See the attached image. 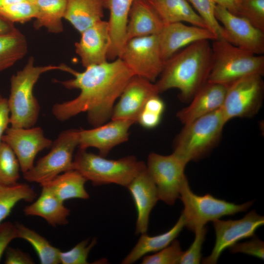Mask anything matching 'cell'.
<instances>
[{
    "mask_svg": "<svg viewBox=\"0 0 264 264\" xmlns=\"http://www.w3.org/2000/svg\"><path fill=\"white\" fill-rule=\"evenodd\" d=\"M10 124V114L8 99L0 94V143L5 131Z\"/></svg>",
    "mask_w": 264,
    "mask_h": 264,
    "instance_id": "obj_43",
    "label": "cell"
},
{
    "mask_svg": "<svg viewBox=\"0 0 264 264\" xmlns=\"http://www.w3.org/2000/svg\"><path fill=\"white\" fill-rule=\"evenodd\" d=\"M217 5L226 8L231 13L238 15L241 0H213Z\"/></svg>",
    "mask_w": 264,
    "mask_h": 264,
    "instance_id": "obj_44",
    "label": "cell"
},
{
    "mask_svg": "<svg viewBox=\"0 0 264 264\" xmlns=\"http://www.w3.org/2000/svg\"><path fill=\"white\" fill-rule=\"evenodd\" d=\"M179 198L184 205L181 214L184 217L185 226L194 232L209 221L245 212L254 202V200H251L236 204L217 198L209 194L197 195L191 190L187 177L180 186Z\"/></svg>",
    "mask_w": 264,
    "mask_h": 264,
    "instance_id": "obj_7",
    "label": "cell"
},
{
    "mask_svg": "<svg viewBox=\"0 0 264 264\" xmlns=\"http://www.w3.org/2000/svg\"><path fill=\"white\" fill-rule=\"evenodd\" d=\"M184 226L185 221L181 214L174 226L163 234L154 236H150L147 233L141 234L136 244L124 258L121 264H133L149 253L162 249L178 236Z\"/></svg>",
    "mask_w": 264,
    "mask_h": 264,
    "instance_id": "obj_26",
    "label": "cell"
},
{
    "mask_svg": "<svg viewBox=\"0 0 264 264\" xmlns=\"http://www.w3.org/2000/svg\"><path fill=\"white\" fill-rule=\"evenodd\" d=\"M30 2H31L32 3H34L36 0H27Z\"/></svg>",
    "mask_w": 264,
    "mask_h": 264,
    "instance_id": "obj_46",
    "label": "cell"
},
{
    "mask_svg": "<svg viewBox=\"0 0 264 264\" xmlns=\"http://www.w3.org/2000/svg\"><path fill=\"white\" fill-rule=\"evenodd\" d=\"M164 24L187 22L191 25L207 28L203 19L187 0H147Z\"/></svg>",
    "mask_w": 264,
    "mask_h": 264,
    "instance_id": "obj_25",
    "label": "cell"
},
{
    "mask_svg": "<svg viewBox=\"0 0 264 264\" xmlns=\"http://www.w3.org/2000/svg\"><path fill=\"white\" fill-rule=\"evenodd\" d=\"M33 188L25 183L6 184L0 182V223L21 200L32 201L36 197Z\"/></svg>",
    "mask_w": 264,
    "mask_h": 264,
    "instance_id": "obj_30",
    "label": "cell"
},
{
    "mask_svg": "<svg viewBox=\"0 0 264 264\" xmlns=\"http://www.w3.org/2000/svg\"><path fill=\"white\" fill-rule=\"evenodd\" d=\"M73 168L94 186L115 184L127 188L146 168V164L132 155L109 159L79 148L73 159Z\"/></svg>",
    "mask_w": 264,
    "mask_h": 264,
    "instance_id": "obj_4",
    "label": "cell"
},
{
    "mask_svg": "<svg viewBox=\"0 0 264 264\" xmlns=\"http://www.w3.org/2000/svg\"><path fill=\"white\" fill-rule=\"evenodd\" d=\"M198 14L207 24L209 29L216 36L217 39L224 38V30L215 16L216 4L213 0H188Z\"/></svg>",
    "mask_w": 264,
    "mask_h": 264,
    "instance_id": "obj_34",
    "label": "cell"
},
{
    "mask_svg": "<svg viewBox=\"0 0 264 264\" xmlns=\"http://www.w3.org/2000/svg\"><path fill=\"white\" fill-rule=\"evenodd\" d=\"M79 130L71 129L61 132L53 142L50 152L23 173L24 178L41 185L62 173L74 170L73 154L79 145Z\"/></svg>",
    "mask_w": 264,
    "mask_h": 264,
    "instance_id": "obj_8",
    "label": "cell"
},
{
    "mask_svg": "<svg viewBox=\"0 0 264 264\" xmlns=\"http://www.w3.org/2000/svg\"><path fill=\"white\" fill-rule=\"evenodd\" d=\"M42 187L41 193L38 199L24 208V214L40 217L53 226L67 224L69 209L49 188L44 186Z\"/></svg>",
    "mask_w": 264,
    "mask_h": 264,
    "instance_id": "obj_23",
    "label": "cell"
},
{
    "mask_svg": "<svg viewBox=\"0 0 264 264\" xmlns=\"http://www.w3.org/2000/svg\"><path fill=\"white\" fill-rule=\"evenodd\" d=\"M80 34L75 47L83 66L86 68L107 62L110 44L108 21H100Z\"/></svg>",
    "mask_w": 264,
    "mask_h": 264,
    "instance_id": "obj_17",
    "label": "cell"
},
{
    "mask_svg": "<svg viewBox=\"0 0 264 264\" xmlns=\"http://www.w3.org/2000/svg\"><path fill=\"white\" fill-rule=\"evenodd\" d=\"M106 0H67L64 19L79 33L103 20Z\"/></svg>",
    "mask_w": 264,
    "mask_h": 264,
    "instance_id": "obj_24",
    "label": "cell"
},
{
    "mask_svg": "<svg viewBox=\"0 0 264 264\" xmlns=\"http://www.w3.org/2000/svg\"><path fill=\"white\" fill-rule=\"evenodd\" d=\"M187 164L173 153L167 155L149 154L146 169L156 186L159 200L172 205L179 198L180 186L187 177L184 173Z\"/></svg>",
    "mask_w": 264,
    "mask_h": 264,
    "instance_id": "obj_11",
    "label": "cell"
},
{
    "mask_svg": "<svg viewBox=\"0 0 264 264\" xmlns=\"http://www.w3.org/2000/svg\"><path fill=\"white\" fill-rule=\"evenodd\" d=\"M134 75L155 83L165 62L160 51L158 35L132 38L125 44L119 57Z\"/></svg>",
    "mask_w": 264,
    "mask_h": 264,
    "instance_id": "obj_9",
    "label": "cell"
},
{
    "mask_svg": "<svg viewBox=\"0 0 264 264\" xmlns=\"http://www.w3.org/2000/svg\"><path fill=\"white\" fill-rule=\"evenodd\" d=\"M262 76H247L227 86L221 108L226 122L236 117L250 118L258 112L264 98V83Z\"/></svg>",
    "mask_w": 264,
    "mask_h": 264,
    "instance_id": "obj_10",
    "label": "cell"
},
{
    "mask_svg": "<svg viewBox=\"0 0 264 264\" xmlns=\"http://www.w3.org/2000/svg\"><path fill=\"white\" fill-rule=\"evenodd\" d=\"M97 243L96 239L89 242L88 239L78 243L71 249L60 251V264H87L88 254Z\"/></svg>",
    "mask_w": 264,
    "mask_h": 264,
    "instance_id": "obj_37",
    "label": "cell"
},
{
    "mask_svg": "<svg viewBox=\"0 0 264 264\" xmlns=\"http://www.w3.org/2000/svg\"><path fill=\"white\" fill-rule=\"evenodd\" d=\"M27 52V42L24 35L17 28L0 35V71L22 59Z\"/></svg>",
    "mask_w": 264,
    "mask_h": 264,
    "instance_id": "obj_29",
    "label": "cell"
},
{
    "mask_svg": "<svg viewBox=\"0 0 264 264\" xmlns=\"http://www.w3.org/2000/svg\"><path fill=\"white\" fill-rule=\"evenodd\" d=\"M4 263L6 264H32L34 261L30 255L18 248L7 247Z\"/></svg>",
    "mask_w": 264,
    "mask_h": 264,
    "instance_id": "obj_41",
    "label": "cell"
},
{
    "mask_svg": "<svg viewBox=\"0 0 264 264\" xmlns=\"http://www.w3.org/2000/svg\"><path fill=\"white\" fill-rule=\"evenodd\" d=\"M16 226L18 238L22 239L31 244L38 255L41 264H60V249L51 245L39 234L23 224L17 223Z\"/></svg>",
    "mask_w": 264,
    "mask_h": 264,
    "instance_id": "obj_31",
    "label": "cell"
},
{
    "mask_svg": "<svg viewBox=\"0 0 264 264\" xmlns=\"http://www.w3.org/2000/svg\"><path fill=\"white\" fill-rule=\"evenodd\" d=\"M216 234V241L211 253L202 260V263L215 264L227 248L243 239L252 237L256 230L264 224V216L258 214L255 210L237 220L213 221Z\"/></svg>",
    "mask_w": 264,
    "mask_h": 264,
    "instance_id": "obj_12",
    "label": "cell"
},
{
    "mask_svg": "<svg viewBox=\"0 0 264 264\" xmlns=\"http://www.w3.org/2000/svg\"><path fill=\"white\" fill-rule=\"evenodd\" d=\"M16 238H18L16 224L10 222L0 223V260L9 243Z\"/></svg>",
    "mask_w": 264,
    "mask_h": 264,
    "instance_id": "obj_40",
    "label": "cell"
},
{
    "mask_svg": "<svg viewBox=\"0 0 264 264\" xmlns=\"http://www.w3.org/2000/svg\"><path fill=\"white\" fill-rule=\"evenodd\" d=\"M34 3L36 15L33 26L36 29L44 27L52 33L63 32L62 20L64 19L67 0H36Z\"/></svg>",
    "mask_w": 264,
    "mask_h": 264,
    "instance_id": "obj_28",
    "label": "cell"
},
{
    "mask_svg": "<svg viewBox=\"0 0 264 264\" xmlns=\"http://www.w3.org/2000/svg\"><path fill=\"white\" fill-rule=\"evenodd\" d=\"M226 123L220 108L184 124L175 139L173 153L187 163L203 158L219 143Z\"/></svg>",
    "mask_w": 264,
    "mask_h": 264,
    "instance_id": "obj_5",
    "label": "cell"
},
{
    "mask_svg": "<svg viewBox=\"0 0 264 264\" xmlns=\"http://www.w3.org/2000/svg\"><path fill=\"white\" fill-rule=\"evenodd\" d=\"M134 0H106L110 11L108 21L110 44L107 55L109 61L119 58L126 43V29L129 15Z\"/></svg>",
    "mask_w": 264,
    "mask_h": 264,
    "instance_id": "obj_21",
    "label": "cell"
},
{
    "mask_svg": "<svg viewBox=\"0 0 264 264\" xmlns=\"http://www.w3.org/2000/svg\"><path fill=\"white\" fill-rule=\"evenodd\" d=\"M162 115L143 108L140 113L137 122L146 129H153L157 126L161 120Z\"/></svg>",
    "mask_w": 264,
    "mask_h": 264,
    "instance_id": "obj_42",
    "label": "cell"
},
{
    "mask_svg": "<svg viewBox=\"0 0 264 264\" xmlns=\"http://www.w3.org/2000/svg\"><path fill=\"white\" fill-rule=\"evenodd\" d=\"M210 41L201 40L186 46L167 59L158 79L154 83L158 92L171 88L179 91L181 101H190L207 82L212 66Z\"/></svg>",
    "mask_w": 264,
    "mask_h": 264,
    "instance_id": "obj_2",
    "label": "cell"
},
{
    "mask_svg": "<svg viewBox=\"0 0 264 264\" xmlns=\"http://www.w3.org/2000/svg\"><path fill=\"white\" fill-rule=\"evenodd\" d=\"M158 35L161 54L165 62L179 49L201 40L217 39L207 28L187 25L182 22L164 24Z\"/></svg>",
    "mask_w": 264,
    "mask_h": 264,
    "instance_id": "obj_18",
    "label": "cell"
},
{
    "mask_svg": "<svg viewBox=\"0 0 264 264\" xmlns=\"http://www.w3.org/2000/svg\"><path fill=\"white\" fill-rule=\"evenodd\" d=\"M36 15L34 3L27 0H0V17L12 23H24Z\"/></svg>",
    "mask_w": 264,
    "mask_h": 264,
    "instance_id": "obj_32",
    "label": "cell"
},
{
    "mask_svg": "<svg viewBox=\"0 0 264 264\" xmlns=\"http://www.w3.org/2000/svg\"><path fill=\"white\" fill-rule=\"evenodd\" d=\"M87 180L77 171L72 170L60 174L40 185L49 188L61 201L71 198L87 199L89 195L85 184Z\"/></svg>",
    "mask_w": 264,
    "mask_h": 264,
    "instance_id": "obj_27",
    "label": "cell"
},
{
    "mask_svg": "<svg viewBox=\"0 0 264 264\" xmlns=\"http://www.w3.org/2000/svg\"><path fill=\"white\" fill-rule=\"evenodd\" d=\"M195 238L189 248L183 253L180 259V264H198L201 259V248L207 233L204 226L195 231Z\"/></svg>",
    "mask_w": 264,
    "mask_h": 264,
    "instance_id": "obj_38",
    "label": "cell"
},
{
    "mask_svg": "<svg viewBox=\"0 0 264 264\" xmlns=\"http://www.w3.org/2000/svg\"><path fill=\"white\" fill-rule=\"evenodd\" d=\"M227 86L207 82L195 94L191 103L179 110L176 117L185 124L221 108Z\"/></svg>",
    "mask_w": 264,
    "mask_h": 264,
    "instance_id": "obj_20",
    "label": "cell"
},
{
    "mask_svg": "<svg viewBox=\"0 0 264 264\" xmlns=\"http://www.w3.org/2000/svg\"><path fill=\"white\" fill-rule=\"evenodd\" d=\"M237 15L264 32V0H241Z\"/></svg>",
    "mask_w": 264,
    "mask_h": 264,
    "instance_id": "obj_36",
    "label": "cell"
},
{
    "mask_svg": "<svg viewBox=\"0 0 264 264\" xmlns=\"http://www.w3.org/2000/svg\"><path fill=\"white\" fill-rule=\"evenodd\" d=\"M134 202L137 220L135 233H147L150 214L158 199L156 186L146 168L140 172L127 187Z\"/></svg>",
    "mask_w": 264,
    "mask_h": 264,
    "instance_id": "obj_19",
    "label": "cell"
},
{
    "mask_svg": "<svg viewBox=\"0 0 264 264\" xmlns=\"http://www.w3.org/2000/svg\"><path fill=\"white\" fill-rule=\"evenodd\" d=\"M20 165L11 147L6 143H0V182L13 184L20 178Z\"/></svg>",
    "mask_w": 264,
    "mask_h": 264,
    "instance_id": "obj_33",
    "label": "cell"
},
{
    "mask_svg": "<svg viewBox=\"0 0 264 264\" xmlns=\"http://www.w3.org/2000/svg\"><path fill=\"white\" fill-rule=\"evenodd\" d=\"M212 41V66L207 82L228 86L243 77L264 74V56L238 47L224 39Z\"/></svg>",
    "mask_w": 264,
    "mask_h": 264,
    "instance_id": "obj_6",
    "label": "cell"
},
{
    "mask_svg": "<svg viewBox=\"0 0 264 264\" xmlns=\"http://www.w3.org/2000/svg\"><path fill=\"white\" fill-rule=\"evenodd\" d=\"M180 242L175 239L167 246L156 253L143 257L142 264H177L183 253Z\"/></svg>",
    "mask_w": 264,
    "mask_h": 264,
    "instance_id": "obj_35",
    "label": "cell"
},
{
    "mask_svg": "<svg viewBox=\"0 0 264 264\" xmlns=\"http://www.w3.org/2000/svg\"><path fill=\"white\" fill-rule=\"evenodd\" d=\"M164 25L147 0H134L129 15L126 42L135 37L158 35Z\"/></svg>",
    "mask_w": 264,
    "mask_h": 264,
    "instance_id": "obj_22",
    "label": "cell"
},
{
    "mask_svg": "<svg viewBox=\"0 0 264 264\" xmlns=\"http://www.w3.org/2000/svg\"><path fill=\"white\" fill-rule=\"evenodd\" d=\"M159 94L154 83L133 75L123 90L114 105L111 120L128 119L137 122L138 116L147 100Z\"/></svg>",
    "mask_w": 264,
    "mask_h": 264,
    "instance_id": "obj_16",
    "label": "cell"
},
{
    "mask_svg": "<svg viewBox=\"0 0 264 264\" xmlns=\"http://www.w3.org/2000/svg\"><path fill=\"white\" fill-rule=\"evenodd\" d=\"M135 122L128 119H116L89 130L80 129L79 148H96L99 155L106 157L116 146L126 142L129 129Z\"/></svg>",
    "mask_w": 264,
    "mask_h": 264,
    "instance_id": "obj_15",
    "label": "cell"
},
{
    "mask_svg": "<svg viewBox=\"0 0 264 264\" xmlns=\"http://www.w3.org/2000/svg\"><path fill=\"white\" fill-rule=\"evenodd\" d=\"M214 13L224 29V40L254 54L264 53V32L245 18L233 14L219 5H216Z\"/></svg>",
    "mask_w": 264,
    "mask_h": 264,
    "instance_id": "obj_13",
    "label": "cell"
},
{
    "mask_svg": "<svg viewBox=\"0 0 264 264\" xmlns=\"http://www.w3.org/2000/svg\"><path fill=\"white\" fill-rule=\"evenodd\" d=\"M64 69V65L35 66L34 57L31 56L23 68L12 76L8 99L11 127L28 128L35 125L40 111V104L33 94L35 84L42 74Z\"/></svg>",
    "mask_w": 264,
    "mask_h": 264,
    "instance_id": "obj_3",
    "label": "cell"
},
{
    "mask_svg": "<svg viewBox=\"0 0 264 264\" xmlns=\"http://www.w3.org/2000/svg\"><path fill=\"white\" fill-rule=\"evenodd\" d=\"M15 28L14 23L0 17V35L11 32Z\"/></svg>",
    "mask_w": 264,
    "mask_h": 264,
    "instance_id": "obj_45",
    "label": "cell"
},
{
    "mask_svg": "<svg viewBox=\"0 0 264 264\" xmlns=\"http://www.w3.org/2000/svg\"><path fill=\"white\" fill-rule=\"evenodd\" d=\"M65 71L74 77L59 83L67 89H79L80 92L72 100L54 105L53 115L58 120L64 121L87 112L88 122L93 127L102 125L111 118L116 99L134 75L119 58L89 66L83 72L66 65Z\"/></svg>",
    "mask_w": 264,
    "mask_h": 264,
    "instance_id": "obj_1",
    "label": "cell"
},
{
    "mask_svg": "<svg viewBox=\"0 0 264 264\" xmlns=\"http://www.w3.org/2000/svg\"><path fill=\"white\" fill-rule=\"evenodd\" d=\"M252 237L249 241L237 242L232 245L229 247L230 252H241L264 260V243L256 236L254 235Z\"/></svg>",
    "mask_w": 264,
    "mask_h": 264,
    "instance_id": "obj_39",
    "label": "cell"
},
{
    "mask_svg": "<svg viewBox=\"0 0 264 264\" xmlns=\"http://www.w3.org/2000/svg\"><path fill=\"white\" fill-rule=\"evenodd\" d=\"M1 141L13 151L23 173L34 165L36 155L43 150L49 148L52 141L44 136L39 127L28 128L8 127L2 135Z\"/></svg>",
    "mask_w": 264,
    "mask_h": 264,
    "instance_id": "obj_14",
    "label": "cell"
}]
</instances>
